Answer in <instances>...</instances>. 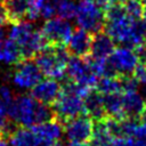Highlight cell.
Masks as SVG:
<instances>
[{
  "label": "cell",
  "instance_id": "cell-1",
  "mask_svg": "<svg viewBox=\"0 0 146 146\" xmlns=\"http://www.w3.org/2000/svg\"><path fill=\"white\" fill-rule=\"evenodd\" d=\"M34 57V62L42 74L56 80H63L66 76V64L71 56L65 44H49Z\"/></svg>",
  "mask_w": 146,
  "mask_h": 146
},
{
  "label": "cell",
  "instance_id": "cell-2",
  "mask_svg": "<svg viewBox=\"0 0 146 146\" xmlns=\"http://www.w3.org/2000/svg\"><path fill=\"white\" fill-rule=\"evenodd\" d=\"M75 21L79 27L89 33H97L104 30L105 13L96 0H80L78 3Z\"/></svg>",
  "mask_w": 146,
  "mask_h": 146
},
{
  "label": "cell",
  "instance_id": "cell-3",
  "mask_svg": "<svg viewBox=\"0 0 146 146\" xmlns=\"http://www.w3.org/2000/svg\"><path fill=\"white\" fill-rule=\"evenodd\" d=\"M39 102L32 96L21 95L14 98V102L7 110L8 117L23 127H32L36 124V110Z\"/></svg>",
  "mask_w": 146,
  "mask_h": 146
},
{
  "label": "cell",
  "instance_id": "cell-4",
  "mask_svg": "<svg viewBox=\"0 0 146 146\" xmlns=\"http://www.w3.org/2000/svg\"><path fill=\"white\" fill-rule=\"evenodd\" d=\"M52 105H54L52 111L55 117L62 123L84 113L83 99L71 92L60 91L59 96L57 97V99Z\"/></svg>",
  "mask_w": 146,
  "mask_h": 146
},
{
  "label": "cell",
  "instance_id": "cell-5",
  "mask_svg": "<svg viewBox=\"0 0 146 146\" xmlns=\"http://www.w3.org/2000/svg\"><path fill=\"white\" fill-rule=\"evenodd\" d=\"M65 75L72 81L84 86L89 89H95L98 76L92 73L86 57L72 56L68 58L65 70Z\"/></svg>",
  "mask_w": 146,
  "mask_h": 146
},
{
  "label": "cell",
  "instance_id": "cell-6",
  "mask_svg": "<svg viewBox=\"0 0 146 146\" xmlns=\"http://www.w3.org/2000/svg\"><path fill=\"white\" fill-rule=\"evenodd\" d=\"M15 71L13 74V83L19 89H32L42 76L38 65L31 58H24L15 64Z\"/></svg>",
  "mask_w": 146,
  "mask_h": 146
},
{
  "label": "cell",
  "instance_id": "cell-7",
  "mask_svg": "<svg viewBox=\"0 0 146 146\" xmlns=\"http://www.w3.org/2000/svg\"><path fill=\"white\" fill-rule=\"evenodd\" d=\"M41 32L49 44H66L73 32V27L67 19L54 16L44 22Z\"/></svg>",
  "mask_w": 146,
  "mask_h": 146
},
{
  "label": "cell",
  "instance_id": "cell-8",
  "mask_svg": "<svg viewBox=\"0 0 146 146\" xmlns=\"http://www.w3.org/2000/svg\"><path fill=\"white\" fill-rule=\"evenodd\" d=\"M107 62L115 74L119 76L132 74L135 67L139 63V59L133 49L123 46L115 48L113 52L107 57Z\"/></svg>",
  "mask_w": 146,
  "mask_h": 146
},
{
  "label": "cell",
  "instance_id": "cell-9",
  "mask_svg": "<svg viewBox=\"0 0 146 146\" xmlns=\"http://www.w3.org/2000/svg\"><path fill=\"white\" fill-rule=\"evenodd\" d=\"M92 130L94 122L89 115L80 114L64 122V132L70 141H88Z\"/></svg>",
  "mask_w": 146,
  "mask_h": 146
},
{
  "label": "cell",
  "instance_id": "cell-10",
  "mask_svg": "<svg viewBox=\"0 0 146 146\" xmlns=\"http://www.w3.org/2000/svg\"><path fill=\"white\" fill-rule=\"evenodd\" d=\"M60 91H62L60 83L56 79L48 78L44 80H40L31 89V96L39 103L51 105L55 103Z\"/></svg>",
  "mask_w": 146,
  "mask_h": 146
},
{
  "label": "cell",
  "instance_id": "cell-11",
  "mask_svg": "<svg viewBox=\"0 0 146 146\" xmlns=\"http://www.w3.org/2000/svg\"><path fill=\"white\" fill-rule=\"evenodd\" d=\"M31 128L36 133V136L40 138L42 143L41 146H52L55 143H57L60 139L64 132L62 122L58 121L56 117L48 120L46 122L34 124Z\"/></svg>",
  "mask_w": 146,
  "mask_h": 146
},
{
  "label": "cell",
  "instance_id": "cell-12",
  "mask_svg": "<svg viewBox=\"0 0 146 146\" xmlns=\"http://www.w3.org/2000/svg\"><path fill=\"white\" fill-rule=\"evenodd\" d=\"M91 33L88 31L79 27L76 30H73L68 41H67V50L70 54L76 57H87L90 52V46H91Z\"/></svg>",
  "mask_w": 146,
  "mask_h": 146
},
{
  "label": "cell",
  "instance_id": "cell-13",
  "mask_svg": "<svg viewBox=\"0 0 146 146\" xmlns=\"http://www.w3.org/2000/svg\"><path fill=\"white\" fill-rule=\"evenodd\" d=\"M115 49L114 40L106 32H97L94 33L91 38L90 46V56L94 58L106 59Z\"/></svg>",
  "mask_w": 146,
  "mask_h": 146
},
{
  "label": "cell",
  "instance_id": "cell-14",
  "mask_svg": "<svg viewBox=\"0 0 146 146\" xmlns=\"http://www.w3.org/2000/svg\"><path fill=\"white\" fill-rule=\"evenodd\" d=\"M122 106L125 116L138 119L146 108V99L137 90L127 91L122 94Z\"/></svg>",
  "mask_w": 146,
  "mask_h": 146
},
{
  "label": "cell",
  "instance_id": "cell-15",
  "mask_svg": "<svg viewBox=\"0 0 146 146\" xmlns=\"http://www.w3.org/2000/svg\"><path fill=\"white\" fill-rule=\"evenodd\" d=\"M84 113L89 115L92 120L98 121L106 117L104 110V95H102L96 89H92L83 99Z\"/></svg>",
  "mask_w": 146,
  "mask_h": 146
},
{
  "label": "cell",
  "instance_id": "cell-16",
  "mask_svg": "<svg viewBox=\"0 0 146 146\" xmlns=\"http://www.w3.org/2000/svg\"><path fill=\"white\" fill-rule=\"evenodd\" d=\"M11 146H41L42 143L31 127H17L8 137Z\"/></svg>",
  "mask_w": 146,
  "mask_h": 146
},
{
  "label": "cell",
  "instance_id": "cell-17",
  "mask_svg": "<svg viewBox=\"0 0 146 146\" xmlns=\"http://www.w3.org/2000/svg\"><path fill=\"white\" fill-rule=\"evenodd\" d=\"M34 31H35V29L31 22L21 21L17 23H13L11 27L9 29L8 36L13 41H15L21 48L23 44H25L29 41V39L34 33Z\"/></svg>",
  "mask_w": 146,
  "mask_h": 146
},
{
  "label": "cell",
  "instance_id": "cell-18",
  "mask_svg": "<svg viewBox=\"0 0 146 146\" xmlns=\"http://www.w3.org/2000/svg\"><path fill=\"white\" fill-rule=\"evenodd\" d=\"M104 110L107 117L121 120L125 117L123 106H122V94L115 92L110 95H104Z\"/></svg>",
  "mask_w": 146,
  "mask_h": 146
},
{
  "label": "cell",
  "instance_id": "cell-19",
  "mask_svg": "<svg viewBox=\"0 0 146 146\" xmlns=\"http://www.w3.org/2000/svg\"><path fill=\"white\" fill-rule=\"evenodd\" d=\"M106 117L94 123V130L90 138V146H110L113 139L112 133L106 124Z\"/></svg>",
  "mask_w": 146,
  "mask_h": 146
},
{
  "label": "cell",
  "instance_id": "cell-20",
  "mask_svg": "<svg viewBox=\"0 0 146 146\" xmlns=\"http://www.w3.org/2000/svg\"><path fill=\"white\" fill-rule=\"evenodd\" d=\"M7 16L8 22L17 23L23 21L24 17H26L27 8H29V0H2Z\"/></svg>",
  "mask_w": 146,
  "mask_h": 146
},
{
  "label": "cell",
  "instance_id": "cell-21",
  "mask_svg": "<svg viewBox=\"0 0 146 146\" xmlns=\"http://www.w3.org/2000/svg\"><path fill=\"white\" fill-rule=\"evenodd\" d=\"M19 46L11 39H6L0 48V63L3 64H17L22 59Z\"/></svg>",
  "mask_w": 146,
  "mask_h": 146
},
{
  "label": "cell",
  "instance_id": "cell-22",
  "mask_svg": "<svg viewBox=\"0 0 146 146\" xmlns=\"http://www.w3.org/2000/svg\"><path fill=\"white\" fill-rule=\"evenodd\" d=\"M96 90L102 95H110L115 92H121L119 76H102L96 84Z\"/></svg>",
  "mask_w": 146,
  "mask_h": 146
},
{
  "label": "cell",
  "instance_id": "cell-23",
  "mask_svg": "<svg viewBox=\"0 0 146 146\" xmlns=\"http://www.w3.org/2000/svg\"><path fill=\"white\" fill-rule=\"evenodd\" d=\"M124 10L128 17L131 19H140L143 18L144 5L140 0H127L124 3Z\"/></svg>",
  "mask_w": 146,
  "mask_h": 146
},
{
  "label": "cell",
  "instance_id": "cell-24",
  "mask_svg": "<svg viewBox=\"0 0 146 146\" xmlns=\"http://www.w3.org/2000/svg\"><path fill=\"white\" fill-rule=\"evenodd\" d=\"M119 81H120V87H121V92H127V91H136L138 89V81L133 78L132 74H127V75H119Z\"/></svg>",
  "mask_w": 146,
  "mask_h": 146
},
{
  "label": "cell",
  "instance_id": "cell-25",
  "mask_svg": "<svg viewBox=\"0 0 146 146\" xmlns=\"http://www.w3.org/2000/svg\"><path fill=\"white\" fill-rule=\"evenodd\" d=\"M44 0H29V8L26 17L30 21H34L38 17H40V9L43 5Z\"/></svg>",
  "mask_w": 146,
  "mask_h": 146
},
{
  "label": "cell",
  "instance_id": "cell-26",
  "mask_svg": "<svg viewBox=\"0 0 146 146\" xmlns=\"http://www.w3.org/2000/svg\"><path fill=\"white\" fill-rule=\"evenodd\" d=\"M13 102H14V96L11 90L7 86H1L0 87V105L7 111Z\"/></svg>",
  "mask_w": 146,
  "mask_h": 146
},
{
  "label": "cell",
  "instance_id": "cell-27",
  "mask_svg": "<svg viewBox=\"0 0 146 146\" xmlns=\"http://www.w3.org/2000/svg\"><path fill=\"white\" fill-rule=\"evenodd\" d=\"M133 78L138 81V83L146 84V63H138L132 72Z\"/></svg>",
  "mask_w": 146,
  "mask_h": 146
},
{
  "label": "cell",
  "instance_id": "cell-28",
  "mask_svg": "<svg viewBox=\"0 0 146 146\" xmlns=\"http://www.w3.org/2000/svg\"><path fill=\"white\" fill-rule=\"evenodd\" d=\"M110 146H133V138L125 136L113 137Z\"/></svg>",
  "mask_w": 146,
  "mask_h": 146
},
{
  "label": "cell",
  "instance_id": "cell-29",
  "mask_svg": "<svg viewBox=\"0 0 146 146\" xmlns=\"http://www.w3.org/2000/svg\"><path fill=\"white\" fill-rule=\"evenodd\" d=\"M132 138L146 139V123L138 120V122L133 129V132H132Z\"/></svg>",
  "mask_w": 146,
  "mask_h": 146
},
{
  "label": "cell",
  "instance_id": "cell-30",
  "mask_svg": "<svg viewBox=\"0 0 146 146\" xmlns=\"http://www.w3.org/2000/svg\"><path fill=\"white\" fill-rule=\"evenodd\" d=\"M8 22V16H7V11L3 5V1L0 0V26L5 25Z\"/></svg>",
  "mask_w": 146,
  "mask_h": 146
},
{
  "label": "cell",
  "instance_id": "cell-31",
  "mask_svg": "<svg viewBox=\"0 0 146 146\" xmlns=\"http://www.w3.org/2000/svg\"><path fill=\"white\" fill-rule=\"evenodd\" d=\"M68 146H90L87 141H70Z\"/></svg>",
  "mask_w": 146,
  "mask_h": 146
},
{
  "label": "cell",
  "instance_id": "cell-32",
  "mask_svg": "<svg viewBox=\"0 0 146 146\" xmlns=\"http://www.w3.org/2000/svg\"><path fill=\"white\" fill-rule=\"evenodd\" d=\"M140 120H141L144 123H146V108H145L144 112L141 113V115H140Z\"/></svg>",
  "mask_w": 146,
  "mask_h": 146
},
{
  "label": "cell",
  "instance_id": "cell-33",
  "mask_svg": "<svg viewBox=\"0 0 146 146\" xmlns=\"http://www.w3.org/2000/svg\"><path fill=\"white\" fill-rule=\"evenodd\" d=\"M0 146H8L6 138H3V137H1V136H0Z\"/></svg>",
  "mask_w": 146,
  "mask_h": 146
},
{
  "label": "cell",
  "instance_id": "cell-34",
  "mask_svg": "<svg viewBox=\"0 0 146 146\" xmlns=\"http://www.w3.org/2000/svg\"><path fill=\"white\" fill-rule=\"evenodd\" d=\"M143 18H144V21L146 22V5L144 6V10H143Z\"/></svg>",
  "mask_w": 146,
  "mask_h": 146
},
{
  "label": "cell",
  "instance_id": "cell-35",
  "mask_svg": "<svg viewBox=\"0 0 146 146\" xmlns=\"http://www.w3.org/2000/svg\"><path fill=\"white\" fill-rule=\"evenodd\" d=\"M52 146H64V145H63L62 143H59V140H58V141H57V143H55Z\"/></svg>",
  "mask_w": 146,
  "mask_h": 146
},
{
  "label": "cell",
  "instance_id": "cell-36",
  "mask_svg": "<svg viewBox=\"0 0 146 146\" xmlns=\"http://www.w3.org/2000/svg\"><path fill=\"white\" fill-rule=\"evenodd\" d=\"M141 1H143V3H144V5H146V0H141Z\"/></svg>",
  "mask_w": 146,
  "mask_h": 146
},
{
  "label": "cell",
  "instance_id": "cell-37",
  "mask_svg": "<svg viewBox=\"0 0 146 146\" xmlns=\"http://www.w3.org/2000/svg\"><path fill=\"white\" fill-rule=\"evenodd\" d=\"M145 41H146V31H145Z\"/></svg>",
  "mask_w": 146,
  "mask_h": 146
},
{
  "label": "cell",
  "instance_id": "cell-38",
  "mask_svg": "<svg viewBox=\"0 0 146 146\" xmlns=\"http://www.w3.org/2000/svg\"><path fill=\"white\" fill-rule=\"evenodd\" d=\"M0 42H1V41H0Z\"/></svg>",
  "mask_w": 146,
  "mask_h": 146
}]
</instances>
